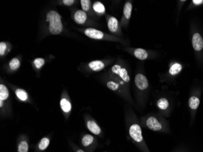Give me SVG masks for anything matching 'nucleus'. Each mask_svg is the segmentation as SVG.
Listing matches in <instances>:
<instances>
[{
    "label": "nucleus",
    "mask_w": 203,
    "mask_h": 152,
    "mask_svg": "<svg viewBox=\"0 0 203 152\" xmlns=\"http://www.w3.org/2000/svg\"><path fill=\"white\" fill-rule=\"evenodd\" d=\"M157 106L159 109L165 110L169 107V102L166 98H161L158 101Z\"/></svg>",
    "instance_id": "nucleus-19"
},
{
    "label": "nucleus",
    "mask_w": 203,
    "mask_h": 152,
    "mask_svg": "<svg viewBox=\"0 0 203 152\" xmlns=\"http://www.w3.org/2000/svg\"><path fill=\"white\" fill-rule=\"evenodd\" d=\"M146 125L149 129L155 132L159 131L163 128L162 124L155 117L153 116H151L147 119Z\"/></svg>",
    "instance_id": "nucleus-5"
},
{
    "label": "nucleus",
    "mask_w": 203,
    "mask_h": 152,
    "mask_svg": "<svg viewBox=\"0 0 203 152\" xmlns=\"http://www.w3.org/2000/svg\"><path fill=\"white\" fill-rule=\"evenodd\" d=\"M108 27L111 32H117L119 27V21L117 18L111 16L108 21Z\"/></svg>",
    "instance_id": "nucleus-10"
},
{
    "label": "nucleus",
    "mask_w": 203,
    "mask_h": 152,
    "mask_svg": "<svg viewBox=\"0 0 203 152\" xmlns=\"http://www.w3.org/2000/svg\"><path fill=\"white\" fill-rule=\"evenodd\" d=\"M93 9L96 13L99 14H103L105 12V8L104 5L99 1L94 3Z\"/></svg>",
    "instance_id": "nucleus-16"
},
{
    "label": "nucleus",
    "mask_w": 203,
    "mask_h": 152,
    "mask_svg": "<svg viewBox=\"0 0 203 152\" xmlns=\"http://www.w3.org/2000/svg\"><path fill=\"white\" fill-rule=\"evenodd\" d=\"M135 83L136 87L141 91L145 90L149 87V82L147 77L142 74H138L135 76Z\"/></svg>",
    "instance_id": "nucleus-4"
},
{
    "label": "nucleus",
    "mask_w": 203,
    "mask_h": 152,
    "mask_svg": "<svg viewBox=\"0 0 203 152\" xmlns=\"http://www.w3.org/2000/svg\"><path fill=\"white\" fill-rule=\"evenodd\" d=\"M46 21L49 23V30L52 35H58L63 30L61 16L55 10L49 11L46 16Z\"/></svg>",
    "instance_id": "nucleus-1"
},
{
    "label": "nucleus",
    "mask_w": 203,
    "mask_h": 152,
    "mask_svg": "<svg viewBox=\"0 0 203 152\" xmlns=\"http://www.w3.org/2000/svg\"><path fill=\"white\" fill-rule=\"evenodd\" d=\"M189 105L191 109L196 110L198 108L200 105V99L195 96H192L189 101Z\"/></svg>",
    "instance_id": "nucleus-18"
},
{
    "label": "nucleus",
    "mask_w": 203,
    "mask_h": 152,
    "mask_svg": "<svg viewBox=\"0 0 203 152\" xmlns=\"http://www.w3.org/2000/svg\"><path fill=\"white\" fill-rule=\"evenodd\" d=\"M134 55L140 60H145L148 58L149 54L146 50L142 48H138L135 50Z\"/></svg>",
    "instance_id": "nucleus-12"
},
{
    "label": "nucleus",
    "mask_w": 203,
    "mask_h": 152,
    "mask_svg": "<svg viewBox=\"0 0 203 152\" xmlns=\"http://www.w3.org/2000/svg\"><path fill=\"white\" fill-rule=\"evenodd\" d=\"M84 33L86 36L92 39L101 40L104 37V34L102 31L94 28H87L85 30Z\"/></svg>",
    "instance_id": "nucleus-6"
},
{
    "label": "nucleus",
    "mask_w": 203,
    "mask_h": 152,
    "mask_svg": "<svg viewBox=\"0 0 203 152\" xmlns=\"http://www.w3.org/2000/svg\"><path fill=\"white\" fill-rule=\"evenodd\" d=\"M29 149L28 144L26 141H21L18 147V152H27Z\"/></svg>",
    "instance_id": "nucleus-25"
},
{
    "label": "nucleus",
    "mask_w": 203,
    "mask_h": 152,
    "mask_svg": "<svg viewBox=\"0 0 203 152\" xmlns=\"http://www.w3.org/2000/svg\"><path fill=\"white\" fill-rule=\"evenodd\" d=\"M193 3L195 5H200L203 4V0H193Z\"/></svg>",
    "instance_id": "nucleus-30"
},
{
    "label": "nucleus",
    "mask_w": 203,
    "mask_h": 152,
    "mask_svg": "<svg viewBox=\"0 0 203 152\" xmlns=\"http://www.w3.org/2000/svg\"><path fill=\"white\" fill-rule=\"evenodd\" d=\"M62 2H63V4H65L66 5H68V6H69V5H72L74 4V2L75 1H74V0H63Z\"/></svg>",
    "instance_id": "nucleus-29"
},
{
    "label": "nucleus",
    "mask_w": 203,
    "mask_h": 152,
    "mask_svg": "<svg viewBox=\"0 0 203 152\" xmlns=\"http://www.w3.org/2000/svg\"><path fill=\"white\" fill-rule=\"evenodd\" d=\"M15 94H16V96H17V97L22 101H25L28 99L27 93L24 90L17 89L15 91Z\"/></svg>",
    "instance_id": "nucleus-20"
},
{
    "label": "nucleus",
    "mask_w": 203,
    "mask_h": 152,
    "mask_svg": "<svg viewBox=\"0 0 203 152\" xmlns=\"http://www.w3.org/2000/svg\"><path fill=\"white\" fill-rule=\"evenodd\" d=\"M49 144V140L47 138H43L38 145V148L41 150H45Z\"/></svg>",
    "instance_id": "nucleus-24"
},
{
    "label": "nucleus",
    "mask_w": 203,
    "mask_h": 152,
    "mask_svg": "<svg viewBox=\"0 0 203 152\" xmlns=\"http://www.w3.org/2000/svg\"><path fill=\"white\" fill-rule=\"evenodd\" d=\"M80 4L83 11H88L90 8L91 1L89 0H82L80 1Z\"/></svg>",
    "instance_id": "nucleus-27"
},
{
    "label": "nucleus",
    "mask_w": 203,
    "mask_h": 152,
    "mask_svg": "<svg viewBox=\"0 0 203 152\" xmlns=\"http://www.w3.org/2000/svg\"><path fill=\"white\" fill-rule=\"evenodd\" d=\"M77 152H85L84 151H83L82 150H79L78 151H77Z\"/></svg>",
    "instance_id": "nucleus-32"
},
{
    "label": "nucleus",
    "mask_w": 203,
    "mask_h": 152,
    "mask_svg": "<svg viewBox=\"0 0 203 152\" xmlns=\"http://www.w3.org/2000/svg\"><path fill=\"white\" fill-rule=\"evenodd\" d=\"M87 127L88 130L94 135H99L101 132V129L99 126L93 121H88L87 122Z\"/></svg>",
    "instance_id": "nucleus-11"
},
{
    "label": "nucleus",
    "mask_w": 203,
    "mask_h": 152,
    "mask_svg": "<svg viewBox=\"0 0 203 152\" xmlns=\"http://www.w3.org/2000/svg\"><path fill=\"white\" fill-rule=\"evenodd\" d=\"M88 66L93 71H100L105 68V64L100 60H94L90 62Z\"/></svg>",
    "instance_id": "nucleus-9"
},
{
    "label": "nucleus",
    "mask_w": 203,
    "mask_h": 152,
    "mask_svg": "<svg viewBox=\"0 0 203 152\" xmlns=\"http://www.w3.org/2000/svg\"><path fill=\"white\" fill-rule=\"evenodd\" d=\"M9 65L11 70L15 71L19 68L20 66L19 60L17 58H13L10 61Z\"/></svg>",
    "instance_id": "nucleus-23"
},
{
    "label": "nucleus",
    "mask_w": 203,
    "mask_h": 152,
    "mask_svg": "<svg viewBox=\"0 0 203 152\" xmlns=\"http://www.w3.org/2000/svg\"><path fill=\"white\" fill-rule=\"evenodd\" d=\"M182 65L180 63H175L173 65L171 66V67L169 69V74L172 76H175L178 74H179L181 70H182Z\"/></svg>",
    "instance_id": "nucleus-14"
},
{
    "label": "nucleus",
    "mask_w": 203,
    "mask_h": 152,
    "mask_svg": "<svg viewBox=\"0 0 203 152\" xmlns=\"http://www.w3.org/2000/svg\"><path fill=\"white\" fill-rule=\"evenodd\" d=\"M7 50V44L4 42H1L0 43V55L2 56L5 54Z\"/></svg>",
    "instance_id": "nucleus-28"
},
{
    "label": "nucleus",
    "mask_w": 203,
    "mask_h": 152,
    "mask_svg": "<svg viewBox=\"0 0 203 152\" xmlns=\"http://www.w3.org/2000/svg\"><path fill=\"white\" fill-rule=\"evenodd\" d=\"M3 105V101L2 100H0V107H2Z\"/></svg>",
    "instance_id": "nucleus-31"
},
{
    "label": "nucleus",
    "mask_w": 203,
    "mask_h": 152,
    "mask_svg": "<svg viewBox=\"0 0 203 152\" xmlns=\"http://www.w3.org/2000/svg\"><path fill=\"white\" fill-rule=\"evenodd\" d=\"M60 107L65 113H69L71 110V104L66 99H62L61 100Z\"/></svg>",
    "instance_id": "nucleus-15"
},
{
    "label": "nucleus",
    "mask_w": 203,
    "mask_h": 152,
    "mask_svg": "<svg viewBox=\"0 0 203 152\" xmlns=\"http://www.w3.org/2000/svg\"><path fill=\"white\" fill-rule=\"evenodd\" d=\"M129 135L131 138L138 143H143V136L141 127L136 124H133L129 129Z\"/></svg>",
    "instance_id": "nucleus-3"
},
{
    "label": "nucleus",
    "mask_w": 203,
    "mask_h": 152,
    "mask_svg": "<svg viewBox=\"0 0 203 152\" xmlns=\"http://www.w3.org/2000/svg\"><path fill=\"white\" fill-rule=\"evenodd\" d=\"M93 141H94V138L93 136L90 135H86L83 137L82 140V143L83 146L87 147L91 145L93 143Z\"/></svg>",
    "instance_id": "nucleus-22"
},
{
    "label": "nucleus",
    "mask_w": 203,
    "mask_h": 152,
    "mask_svg": "<svg viewBox=\"0 0 203 152\" xmlns=\"http://www.w3.org/2000/svg\"><path fill=\"white\" fill-rule=\"evenodd\" d=\"M192 45L195 51H200L203 48V38L199 33H195L192 37Z\"/></svg>",
    "instance_id": "nucleus-7"
},
{
    "label": "nucleus",
    "mask_w": 203,
    "mask_h": 152,
    "mask_svg": "<svg viewBox=\"0 0 203 152\" xmlns=\"http://www.w3.org/2000/svg\"><path fill=\"white\" fill-rule=\"evenodd\" d=\"M107 87L112 91H118L121 88V85L119 82L113 80H110L107 83Z\"/></svg>",
    "instance_id": "nucleus-21"
},
{
    "label": "nucleus",
    "mask_w": 203,
    "mask_h": 152,
    "mask_svg": "<svg viewBox=\"0 0 203 152\" xmlns=\"http://www.w3.org/2000/svg\"><path fill=\"white\" fill-rule=\"evenodd\" d=\"M111 71L113 75L119 78L122 83H128L130 80V76L127 69L119 65H114L111 68Z\"/></svg>",
    "instance_id": "nucleus-2"
},
{
    "label": "nucleus",
    "mask_w": 203,
    "mask_h": 152,
    "mask_svg": "<svg viewBox=\"0 0 203 152\" xmlns=\"http://www.w3.org/2000/svg\"><path fill=\"white\" fill-rule=\"evenodd\" d=\"M9 96V92L8 89L4 85H0V100L5 101Z\"/></svg>",
    "instance_id": "nucleus-17"
},
{
    "label": "nucleus",
    "mask_w": 203,
    "mask_h": 152,
    "mask_svg": "<svg viewBox=\"0 0 203 152\" xmlns=\"http://www.w3.org/2000/svg\"><path fill=\"white\" fill-rule=\"evenodd\" d=\"M132 4L130 2H127L124 7V15L127 19H129L131 15Z\"/></svg>",
    "instance_id": "nucleus-13"
},
{
    "label": "nucleus",
    "mask_w": 203,
    "mask_h": 152,
    "mask_svg": "<svg viewBox=\"0 0 203 152\" xmlns=\"http://www.w3.org/2000/svg\"><path fill=\"white\" fill-rule=\"evenodd\" d=\"M87 15L83 10H78L76 11L74 15V19L75 23L79 24H84L87 19Z\"/></svg>",
    "instance_id": "nucleus-8"
},
{
    "label": "nucleus",
    "mask_w": 203,
    "mask_h": 152,
    "mask_svg": "<svg viewBox=\"0 0 203 152\" xmlns=\"http://www.w3.org/2000/svg\"><path fill=\"white\" fill-rule=\"evenodd\" d=\"M44 64V60L42 58H37L33 61V65L38 69H40Z\"/></svg>",
    "instance_id": "nucleus-26"
}]
</instances>
